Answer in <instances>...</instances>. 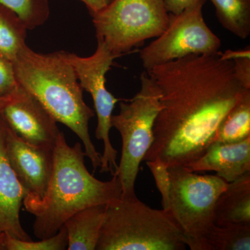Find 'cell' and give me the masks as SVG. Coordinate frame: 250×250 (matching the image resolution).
<instances>
[{"mask_svg": "<svg viewBox=\"0 0 250 250\" xmlns=\"http://www.w3.org/2000/svg\"><path fill=\"white\" fill-rule=\"evenodd\" d=\"M149 75L160 90L161 110L145 161L187 166L213 142L219 125L247 92L232 61L218 53L190 55L154 67Z\"/></svg>", "mask_w": 250, "mask_h": 250, "instance_id": "cell-1", "label": "cell"}, {"mask_svg": "<svg viewBox=\"0 0 250 250\" xmlns=\"http://www.w3.org/2000/svg\"><path fill=\"white\" fill-rule=\"evenodd\" d=\"M13 64L20 86L35 97L57 122L80 138L85 156L96 172L102 155L92 142L88 129L95 112L83 100V89L65 52L37 53L24 45Z\"/></svg>", "mask_w": 250, "mask_h": 250, "instance_id": "cell-2", "label": "cell"}, {"mask_svg": "<svg viewBox=\"0 0 250 250\" xmlns=\"http://www.w3.org/2000/svg\"><path fill=\"white\" fill-rule=\"evenodd\" d=\"M82 144L69 146L62 132L54 148V166L45 198L29 213L35 215L34 235L39 239L58 232L67 219L88 207L106 205L122 196L118 176L103 182L88 172Z\"/></svg>", "mask_w": 250, "mask_h": 250, "instance_id": "cell-3", "label": "cell"}, {"mask_svg": "<svg viewBox=\"0 0 250 250\" xmlns=\"http://www.w3.org/2000/svg\"><path fill=\"white\" fill-rule=\"evenodd\" d=\"M185 238L168 213L136 195L106 204L97 250H184Z\"/></svg>", "mask_w": 250, "mask_h": 250, "instance_id": "cell-4", "label": "cell"}, {"mask_svg": "<svg viewBox=\"0 0 250 250\" xmlns=\"http://www.w3.org/2000/svg\"><path fill=\"white\" fill-rule=\"evenodd\" d=\"M141 89L126 103H120L121 111L112 116V127L122 138V154L118 176L122 197L135 196V183L140 164L153 141V129L161 110V93L154 80L144 71L141 75Z\"/></svg>", "mask_w": 250, "mask_h": 250, "instance_id": "cell-5", "label": "cell"}, {"mask_svg": "<svg viewBox=\"0 0 250 250\" xmlns=\"http://www.w3.org/2000/svg\"><path fill=\"white\" fill-rule=\"evenodd\" d=\"M170 187L163 210L183 233L187 246L203 250L204 238L215 224V207L228 182L218 176L195 174L184 166L168 167Z\"/></svg>", "mask_w": 250, "mask_h": 250, "instance_id": "cell-6", "label": "cell"}, {"mask_svg": "<svg viewBox=\"0 0 250 250\" xmlns=\"http://www.w3.org/2000/svg\"><path fill=\"white\" fill-rule=\"evenodd\" d=\"M92 17L97 39L117 57L157 38L169 22L164 0H112Z\"/></svg>", "mask_w": 250, "mask_h": 250, "instance_id": "cell-7", "label": "cell"}, {"mask_svg": "<svg viewBox=\"0 0 250 250\" xmlns=\"http://www.w3.org/2000/svg\"><path fill=\"white\" fill-rule=\"evenodd\" d=\"M206 0L177 15L169 14L166 30L140 52L145 71L190 55H210L220 52L221 41L207 26L203 16Z\"/></svg>", "mask_w": 250, "mask_h": 250, "instance_id": "cell-8", "label": "cell"}, {"mask_svg": "<svg viewBox=\"0 0 250 250\" xmlns=\"http://www.w3.org/2000/svg\"><path fill=\"white\" fill-rule=\"evenodd\" d=\"M65 56L76 72L82 89L88 92L93 98L98 116L95 136L104 143L100 172H110L114 176L118 169L116 161L118 151L112 146L109 133L113 110L121 100L106 89V75L113 65V61L118 57L100 39H98L96 51L90 57H81L68 52H65Z\"/></svg>", "mask_w": 250, "mask_h": 250, "instance_id": "cell-9", "label": "cell"}, {"mask_svg": "<svg viewBox=\"0 0 250 250\" xmlns=\"http://www.w3.org/2000/svg\"><path fill=\"white\" fill-rule=\"evenodd\" d=\"M6 151L25 192L23 203L29 212L45 198L53 171L54 149L24 142L6 125Z\"/></svg>", "mask_w": 250, "mask_h": 250, "instance_id": "cell-10", "label": "cell"}, {"mask_svg": "<svg viewBox=\"0 0 250 250\" xmlns=\"http://www.w3.org/2000/svg\"><path fill=\"white\" fill-rule=\"evenodd\" d=\"M0 116L20 139L38 147L54 149L62 132L42 104L20 85L14 99L0 111Z\"/></svg>", "mask_w": 250, "mask_h": 250, "instance_id": "cell-11", "label": "cell"}, {"mask_svg": "<svg viewBox=\"0 0 250 250\" xmlns=\"http://www.w3.org/2000/svg\"><path fill=\"white\" fill-rule=\"evenodd\" d=\"M6 124L0 116V231L22 241H31L20 220L25 192L13 170L6 151Z\"/></svg>", "mask_w": 250, "mask_h": 250, "instance_id": "cell-12", "label": "cell"}, {"mask_svg": "<svg viewBox=\"0 0 250 250\" xmlns=\"http://www.w3.org/2000/svg\"><path fill=\"white\" fill-rule=\"evenodd\" d=\"M186 168L191 172L214 171L228 183L250 172V136L237 143H213L205 154Z\"/></svg>", "mask_w": 250, "mask_h": 250, "instance_id": "cell-13", "label": "cell"}, {"mask_svg": "<svg viewBox=\"0 0 250 250\" xmlns=\"http://www.w3.org/2000/svg\"><path fill=\"white\" fill-rule=\"evenodd\" d=\"M106 205H99L80 210L64 224L67 233L68 250L96 249L106 213Z\"/></svg>", "mask_w": 250, "mask_h": 250, "instance_id": "cell-14", "label": "cell"}, {"mask_svg": "<svg viewBox=\"0 0 250 250\" xmlns=\"http://www.w3.org/2000/svg\"><path fill=\"white\" fill-rule=\"evenodd\" d=\"M250 224V172L229 184L215 207V224Z\"/></svg>", "mask_w": 250, "mask_h": 250, "instance_id": "cell-15", "label": "cell"}, {"mask_svg": "<svg viewBox=\"0 0 250 250\" xmlns=\"http://www.w3.org/2000/svg\"><path fill=\"white\" fill-rule=\"evenodd\" d=\"M250 224H214L204 238L203 250H250Z\"/></svg>", "mask_w": 250, "mask_h": 250, "instance_id": "cell-16", "label": "cell"}, {"mask_svg": "<svg viewBox=\"0 0 250 250\" xmlns=\"http://www.w3.org/2000/svg\"><path fill=\"white\" fill-rule=\"evenodd\" d=\"M250 136V90L219 125L213 143H237Z\"/></svg>", "mask_w": 250, "mask_h": 250, "instance_id": "cell-17", "label": "cell"}, {"mask_svg": "<svg viewBox=\"0 0 250 250\" xmlns=\"http://www.w3.org/2000/svg\"><path fill=\"white\" fill-rule=\"evenodd\" d=\"M27 29L15 11L0 4V54L14 62L26 45Z\"/></svg>", "mask_w": 250, "mask_h": 250, "instance_id": "cell-18", "label": "cell"}, {"mask_svg": "<svg viewBox=\"0 0 250 250\" xmlns=\"http://www.w3.org/2000/svg\"><path fill=\"white\" fill-rule=\"evenodd\" d=\"M219 22L241 39L250 34V0H210Z\"/></svg>", "mask_w": 250, "mask_h": 250, "instance_id": "cell-19", "label": "cell"}, {"mask_svg": "<svg viewBox=\"0 0 250 250\" xmlns=\"http://www.w3.org/2000/svg\"><path fill=\"white\" fill-rule=\"evenodd\" d=\"M0 4L15 11L30 30L42 25L49 17L48 0H0Z\"/></svg>", "mask_w": 250, "mask_h": 250, "instance_id": "cell-20", "label": "cell"}, {"mask_svg": "<svg viewBox=\"0 0 250 250\" xmlns=\"http://www.w3.org/2000/svg\"><path fill=\"white\" fill-rule=\"evenodd\" d=\"M67 233L64 225L54 236L39 241H22L7 235L5 237V247L8 250H64L67 249Z\"/></svg>", "mask_w": 250, "mask_h": 250, "instance_id": "cell-21", "label": "cell"}, {"mask_svg": "<svg viewBox=\"0 0 250 250\" xmlns=\"http://www.w3.org/2000/svg\"><path fill=\"white\" fill-rule=\"evenodd\" d=\"M220 56L225 60L232 61L233 72L238 82L246 89H250V47L220 52Z\"/></svg>", "mask_w": 250, "mask_h": 250, "instance_id": "cell-22", "label": "cell"}, {"mask_svg": "<svg viewBox=\"0 0 250 250\" xmlns=\"http://www.w3.org/2000/svg\"><path fill=\"white\" fill-rule=\"evenodd\" d=\"M146 164L155 179L156 187L162 197V207L167 204L170 187V176L168 166L161 159L146 161Z\"/></svg>", "mask_w": 250, "mask_h": 250, "instance_id": "cell-23", "label": "cell"}, {"mask_svg": "<svg viewBox=\"0 0 250 250\" xmlns=\"http://www.w3.org/2000/svg\"><path fill=\"white\" fill-rule=\"evenodd\" d=\"M18 88L13 62L0 54V98L13 95Z\"/></svg>", "mask_w": 250, "mask_h": 250, "instance_id": "cell-24", "label": "cell"}, {"mask_svg": "<svg viewBox=\"0 0 250 250\" xmlns=\"http://www.w3.org/2000/svg\"><path fill=\"white\" fill-rule=\"evenodd\" d=\"M199 1L200 0H164V3L168 14L177 15Z\"/></svg>", "mask_w": 250, "mask_h": 250, "instance_id": "cell-25", "label": "cell"}, {"mask_svg": "<svg viewBox=\"0 0 250 250\" xmlns=\"http://www.w3.org/2000/svg\"><path fill=\"white\" fill-rule=\"evenodd\" d=\"M84 3L92 16L105 9L112 0H80Z\"/></svg>", "mask_w": 250, "mask_h": 250, "instance_id": "cell-26", "label": "cell"}, {"mask_svg": "<svg viewBox=\"0 0 250 250\" xmlns=\"http://www.w3.org/2000/svg\"><path fill=\"white\" fill-rule=\"evenodd\" d=\"M16 92L14 94H13V95H9V96L4 97V98H0V111L2 110V108H4V106L9 103V102H11V100L14 99Z\"/></svg>", "mask_w": 250, "mask_h": 250, "instance_id": "cell-27", "label": "cell"}, {"mask_svg": "<svg viewBox=\"0 0 250 250\" xmlns=\"http://www.w3.org/2000/svg\"><path fill=\"white\" fill-rule=\"evenodd\" d=\"M5 237H6V234L2 231H0V250H6Z\"/></svg>", "mask_w": 250, "mask_h": 250, "instance_id": "cell-28", "label": "cell"}, {"mask_svg": "<svg viewBox=\"0 0 250 250\" xmlns=\"http://www.w3.org/2000/svg\"></svg>", "mask_w": 250, "mask_h": 250, "instance_id": "cell-29", "label": "cell"}]
</instances>
